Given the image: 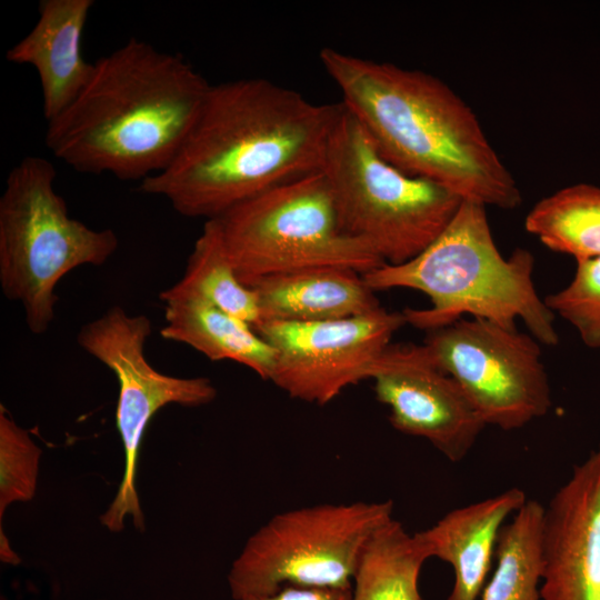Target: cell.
Listing matches in <instances>:
<instances>
[{"label":"cell","instance_id":"1","mask_svg":"<svg viewBox=\"0 0 600 600\" xmlns=\"http://www.w3.org/2000/svg\"><path fill=\"white\" fill-rule=\"evenodd\" d=\"M342 110L262 78L211 84L176 158L139 191L164 198L181 216L217 218L319 170Z\"/></svg>","mask_w":600,"mask_h":600},{"label":"cell","instance_id":"2","mask_svg":"<svg viewBox=\"0 0 600 600\" xmlns=\"http://www.w3.org/2000/svg\"><path fill=\"white\" fill-rule=\"evenodd\" d=\"M319 58L342 104L390 163L463 201L503 210L521 204L520 189L477 116L442 80L329 47Z\"/></svg>","mask_w":600,"mask_h":600},{"label":"cell","instance_id":"3","mask_svg":"<svg viewBox=\"0 0 600 600\" xmlns=\"http://www.w3.org/2000/svg\"><path fill=\"white\" fill-rule=\"evenodd\" d=\"M210 86L182 56L131 38L93 62L80 94L47 122V148L80 173L141 182L176 158Z\"/></svg>","mask_w":600,"mask_h":600},{"label":"cell","instance_id":"4","mask_svg":"<svg viewBox=\"0 0 600 600\" xmlns=\"http://www.w3.org/2000/svg\"><path fill=\"white\" fill-rule=\"evenodd\" d=\"M487 207L462 201L446 229L421 253L401 264L363 274L372 291L407 288L427 294L431 306L406 308V322L428 331L470 317L516 329L520 319L541 344L557 346L556 314L533 282L534 257L517 248L508 258L499 251Z\"/></svg>","mask_w":600,"mask_h":600},{"label":"cell","instance_id":"5","mask_svg":"<svg viewBox=\"0 0 600 600\" xmlns=\"http://www.w3.org/2000/svg\"><path fill=\"white\" fill-rule=\"evenodd\" d=\"M50 161L27 156L8 173L0 197V287L22 306L28 329L48 331L56 288L73 269L104 264L119 247L112 229L96 230L69 214L54 190Z\"/></svg>","mask_w":600,"mask_h":600},{"label":"cell","instance_id":"6","mask_svg":"<svg viewBox=\"0 0 600 600\" xmlns=\"http://www.w3.org/2000/svg\"><path fill=\"white\" fill-rule=\"evenodd\" d=\"M319 170L330 184L343 229L388 264L421 253L463 201L384 159L344 106Z\"/></svg>","mask_w":600,"mask_h":600},{"label":"cell","instance_id":"7","mask_svg":"<svg viewBox=\"0 0 600 600\" xmlns=\"http://www.w3.org/2000/svg\"><path fill=\"white\" fill-rule=\"evenodd\" d=\"M238 279L314 268L366 274L386 262L342 227L326 176L316 170L274 186L211 219Z\"/></svg>","mask_w":600,"mask_h":600},{"label":"cell","instance_id":"8","mask_svg":"<svg viewBox=\"0 0 600 600\" xmlns=\"http://www.w3.org/2000/svg\"><path fill=\"white\" fill-rule=\"evenodd\" d=\"M391 500L322 503L274 514L249 537L232 562V599L284 587L351 588L363 551L389 522Z\"/></svg>","mask_w":600,"mask_h":600},{"label":"cell","instance_id":"9","mask_svg":"<svg viewBox=\"0 0 600 600\" xmlns=\"http://www.w3.org/2000/svg\"><path fill=\"white\" fill-rule=\"evenodd\" d=\"M151 331L147 316L129 314L122 307L112 306L83 324L77 334L79 347L104 364L119 384L116 424L123 446L124 469L113 500L100 517L110 532L122 531L127 517H131L138 530H144L136 479L142 438L152 417L171 403L200 407L217 397V389L207 377L180 378L154 369L144 353Z\"/></svg>","mask_w":600,"mask_h":600},{"label":"cell","instance_id":"10","mask_svg":"<svg viewBox=\"0 0 600 600\" xmlns=\"http://www.w3.org/2000/svg\"><path fill=\"white\" fill-rule=\"evenodd\" d=\"M424 344L486 426L516 430L550 411L549 377L530 333L464 317L429 331Z\"/></svg>","mask_w":600,"mask_h":600},{"label":"cell","instance_id":"11","mask_svg":"<svg viewBox=\"0 0 600 600\" xmlns=\"http://www.w3.org/2000/svg\"><path fill=\"white\" fill-rule=\"evenodd\" d=\"M406 323L402 312L381 307L339 320L267 321L254 330L276 351L269 380L291 398L322 406L369 379L372 364Z\"/></svg>","mask_w":600,"mask_h":600},{"label":"cell","instance_id":"12","mask_svg":"<svg viewBox=\"0 0 600 600\" xmlns=\"http://www.w3.org/2000/svg\"><path fill=\"white\" fill-rule=\"evenodd\" d=\"M377 399L394 429L429 441L449 461L463 460L486 423L459 383L422 344H390L371 367Z\"/></svg>","mask_w":600,"mask_h":600},{"label":"cell","instance_id":"13","mask_svg":"<svg viewBox=\"0 0 600 600\" xmlns=\"http://www.w3.org/2000/svg\"><path fill=\"white\" fill-rule=\"evenodd\" d=\"M541 600H600V440L544 507Z\"/></svg>","mask_w":600,"mask_h":600},{"label":"cell","instance_id":"14","mask_svg":"<svg viewBox=\"0 0 600 600\" xmlns=\"http://www.w3.org/2000/svg\"><path fill=\"white\" fill-rule=\"evenodd\" d=\"M93 4V0H41L33 28L6 52L7 61L36 69L47 122L76 100L92 74L81 39Z\"/></svg>","mask_w":600,"mask_h":600},{"label":"cell","instance_id":"15","mask_svg":"<svg viewBox=\"0 0 600 600\" xmlns=\"http://www.w3.org/2000/svg\"><path fill=\"white\" fill-rule=\"evenodd\" d=\"M528 501L512 487L493 497L446 513L430 528L416 532L430 558L449 563L454 581L446 600H478L489 579L501 529Z\"/></svg>","mask_w":600,"mask_h":600},{"label":"cell","instance_id":"16","mask_svg":"<svg viewBox=\"0 0 600 600\" xmlns=\"http://www.w3.org/2000/svg\"><path fill=\"white\" fill-rule=\"evenodd\" d=\"M250 288L257 293L260 323L339 320L381 308L363 276L350 269L293 271L260 279Z\"/></svg>","mask_w":600,"mask_h":600},{"label":"cell","instance_id":"17","mask_svg":"<svg viewBox=\"0 0 600 600\" xmlns=\"http://www.w3.org/2000/svg\"><path fill=\"white\" fill-rule=\"evenodd\" d=\"M164 326L160 336L190 346L211 361L240 363L269 380L274 349L247 322L193 296L160 299Z\"/></svg>","mask_w":600,"mask_h":600},{"label":"cell","instance_id":"18","mask_svg":"<svg viewBox=\"0 0 600 600\" xmlns=\"http://www.w3.org/2000/svg\"><path fill=\"white\" fill-rule=\"evenodd\" d=\"M430 559L417 533L391 519L367 544L351 588L350 600H423L419 577Z\"/></svg>","mask_w":600,"mask_h":600},{"label":"cell","instance_id":"19","mask_svg":"<svg viewBox=\"0 0 600 600\" xmlns=\"http://www.w3.org/2000/svg\"><path fill=\"white\" fill-rule=\"evenodd\" d=\"M524 228L576 262L600 258V187L580 182L542 198L528 212Z\"/></svg>","mask_w":600,"mask_h":600},{"label":"cell","instance_id":"20","mask_svg":"<svg viewBox=\"0 0 600 600\" xmlns=\"http://www.w3.org/2000/svg\"><path fill=\"white\" fill-rule=\"evenodd\" d=\"M181 296L203 299L253 329L260 323L257 293L238 279L218 227L211 219L206 220L194 242L182 278L163 290L159 298Z\"/></svg>","mask_w":600,"mask_h":600},{"label":"cell","instance_id":"21","mask_svg":"<svg viewBox=\"0 0 600 600\" xmlns=\"http://www.w3.org/2000/svg\"><path fill=\"white\" fill-rule=\"evenodd\" d=\"M543 513L544 506L528 499L503 526L478 600H541Z\"/></svg>","mask_w":600,"mask_h":600},{"label":"cell","instance_id":"22","mask_svg":"<svg viewBox=\"0 0 600 600\" xmlns=\"http://www.w3.org/2000/svg\"><path fill=\"white\" fill-rule=\"evenodd\" d=\"M41 449L0 410V526L7 508L13 502L33 499L37 490Z\"/></svg>","mask_w":600,"mask_h":600},{"label":"cell","instance_id":"23","mask_svg":"<svg viewBox=\"0 0 600 600\" xmlns=\"http://www.w3.org/2000/svg\"><path fill=\"white\" fill-rule=\"evenodd\" d=\"M544 302L577 330L584 346L600 348V258L577 262L569 284Z\"/></svg>","mask_w":600,"mask_h":600},{"label":"cell","instance_id":"24","mask_svg":"<svg viewBox=\"0 0 600 600\" xmlns=\"http://www.w3.org/2000/svg\"><path fill=\"white\" fill-rule=\"evenodd\" d=\"M351 588L321 589L284 587L270 594L249 596L236 600H350Z\"/></svg>","mask_w":600,"mask_h":600}]
</instances>
